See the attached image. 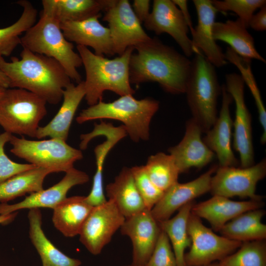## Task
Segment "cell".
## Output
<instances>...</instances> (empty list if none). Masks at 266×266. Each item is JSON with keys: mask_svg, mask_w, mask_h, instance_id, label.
Instances as JSON below:
<instances>
[{"mask_svg": "<svg viewBox=\"0 0 266 266\" xmlns=\"http://www.w3.org/2000/svg\"><path fill=\"white\" fill-rule=\"evenodd\" d=\"M211 1L218 11L224 14L227 11L236 13L238 19L247 29L254 12L266 4L265 0H212Z\"/></svg>", "mask_w": 266, "mask_h": 266, "instance_id": "obj_36", "label": "cell"}, {"mask_svg": "<svg viewBox=\"0 0 266 266\" xmlns=\"http://www.w3.org/2000/svg\"><path fill=\"white\" fill-rule=\"evenodd\" d=\"M21 59L7 62L0 57V70L9 80V88L31 92L56 105L63 99V92L71 79L56 60L23 48Z\"/></svg>", "mask_w": 266, "mask_h": 266, "instance_id": "obj_2", "label": "cell"}, {"mask_svg": "<svg viewBox=\"0 0 266 266\" xmlns=\"http://www.w3.org/2000/svg\"><path fill=\"white\" fill-rule=\"evenodd\" d=\"M76 48L85 68V99L89 106L102 100L105 91L120 96L134 94L130 82L129 68L134 47L127 48L113 59L97 55L84 46L77 45Z\"/></svg>", "mask_w": 266, "mask_h": 266, "instance_id": "obj_4", "label": "cell"}, {"mask_svg": "<svg viewBox=\"0 0 266 266\" xmlns=\"http://www.w3.org/2000/svg\"><path fill=\"white\" fill-rule=\"evenodd\" d=\"M133 245L132 265L145 266L156 245L161 229L151 211L145 209L125 220L120 229Z\"/></svg>", "mask_w": 266, "mask_h": 266, "instance_id": "obj_15", "label": "cell"}, {"mask_svg": "<svg viewBox=\"0 0 266 266\" xmlns=\"http://www.w3.org/2000/svg\"><path fill=\"white\" fill-rule=\"evenodd\" d=\"M46 103L27 90L6 89L0 98V125L12 134L36 137L39 122L47 114Z\"/></svg>", "mask_w": 266, "mask_h": 266, "instance_id": "obj_7", "label": "cell"}, {"mask_svg": "<svg viewBox=\"0 0 266 266\" xmlns=\"http://www.w3.org/2000/svg\"><path fill=\"white\" fill-rule=\"evenodd\" d=\"M172 1L179 7L191 34L194 32V28L188 10V1L186 0H172Z\"/></svg>", "mask_w": 266, "mask_h": 266, "instance_id": "obj_42", "label": "cell"}, {"mask_svg": "<svg viewBox=\"0 0 266 266\" xmlns=\"http://www.w3.org/2000/svg\"><path fill=\"white\" fill-rule=\"evenodd\" d=\"M159 108V101L150 98L135 99L133 95L120 96L112 102L100 101L83 109L76 118L78 124L96 119L121 122L127 134L134 142L148 140L151 120Z\"/></svg>", "mask_w": 266, "mask_h": 266, "instance_id": "obj_5", "label": "cell"}, {"mask_svg": "<svg viewBox=\"0 0 266 266\" xmlns=\"http://www.w3.org/2000/svg\"><path fill=\"white\" fill-rule=\"evenodd\" d=\"M129 62L131 84L158 83L166 92L184 94L191 61L157 37L134 47Z\"/></svg>", "mask_w": 266, "mask_h": 266, "instance_id": "obj_1", "label": "cell"}, {"mask_svg": "<svg viewBox=\"0 0 266 266\" xmlns=\"http://www.w3.org/2000/svg\"><path fill=\"white\" fill-rule=\"evenodd\" d=\"M138 191L146 209L151 210L163 197L164 192L158 188L151 180L144 166L131 168Z\"/></svg>", "mask_w": 266, "mask_h": 266, "instance_id": "obj_37", "label": "cell"}, {"mask_svg": "<svg viewBox=\"0 0 266 266\" xmlns=\"http://www.w3.org/2000/svg\"><path fill=\"white\" fill-rule=\"evenodd\" d=\"M51 173L50 169L35 167L0 183V202L6 203L27 193L42 190L45 178Z\"/></svg>", "mask_w": 266, "mask_h": 266, "instance_id": "obj_31", "label": "cell"}, {"mask_svg": "<svg viewBox=\"0 0 266 266\" xmlns=\"http://www.w3.org/2000/svg\"></svg>", "mask_w": 266, "mask_h": 266, "instance_id": "obj_48", "label": "cell"}, {"mask_svg": "<svg viewBox=\"0 0 266 266\" xmlns=\"http://www.w3.org/2000/svg\"><path fill=\"white\" fill-rule=\"evenodd\" d=\"M93 207L87 202L85 196L66 197L53 209V224L66 237L79 235Z\"/></svg>", "mask_w": 266, "mask_h": 266, "instance_id": "obj_25", "label": "cell"}, {"mask_svg": "<svg viewBox=\"0 0 266 266\" xmlns=\"http://www.w3.org/2000/svg\"><path fill=\"white\" fill-rule=\"evenodd\" d=\"M125 220L114 202L108 200L93 208L81 229L79 240L89 252L97 255L110 242Z\"/></svg>", "mask_w": 266, "mask_h": 266, "instance_id": "obj_12", "label": "cell"}, {"mask_svg": "<svg viewBox=\"0 0 266 266\" xmlns=\"http://www.w3.org/2000/svg\"><path fill=\"white\" fill-rule=\"evenodd\" d=\"M187 231L191 245L185 255L187 266H200L220 261L236 251L242 243L216 234L203 224L200 218L191 213Z\"/></svg>", "mask_w": 266, "mask_h": 266, "instance_id": "obj_9", "label": "cell"}, {"mask_svg": "<svg viewBox=\"0 0 266 266\" xmlns=\"http://www.w3.org/2000/svg\"><path fill=\"white\" fill-rule=\"evenodd\" d=\"M200 266H221L219 263H212L207 265Z\"/></svg>", "mask_w": 266, "mask_h": 266, "instance_id": "obj_45", "label": "cell"}, {"mask_svg": "<svg viewBox=\"0 0 266 266\" xmlns=\"http://www.w3.org/2000/svg\"><path fill=\"white\" fill-rule=\"evenodd\" d=\"M134 266V265H128V266Z\"/></svg>", "mask_w": 266, "mask_h": 266, "instance_id": "obj_47", "label": "cell"}, {"mask_svg": "<svg viewBox=\"0 0 266 266\" xmlns=\"http://www.w3.org/2000/svg\"><path fill=\"white\" fill-rule=\"evenodd\" d=\"M266 175L265 158L247 167L218 166L211 178L210 192L228 198L237 196L262 200L263 197L256 194V187Z\"/></svg>", "mask_w": 266, "mask_h": 266, "instance_id": "obj_10", "label": "cell"}, {"mask_svg": "<svg viewBox=\"0 0 266 266\" xmlns=\"http://www.w3.org/2000/svg\"><path fill=\"white\" fill-rule=\"evenodd\" d=\"M238 19L225 22H215L213 27L214 39L227 43L240 56L255 59L266 63L265 59L257 51L253 36Z\"/></svg>", "mask_w": 266, "mask_h": 266, "instance_id": "obj_27", "label": "cell"}, {"mask_svg": "<svg viewBox=\"0 0 266 266\" xmlns=\"http://www.w3.org/2000/svg\"><path fill=\"white\" fill-rule=\"evenodd\" d=\"M17 3L23 8V12L17 21L13 24L0 29V57L8 56L20 44V35L36 22L37 11L32 3L21 0Z\"/></svg>", "mask_w": 266, "mask_h": 266, "instance_id": "obj_32", "label": "cell"}, {"mask_svg": "<svg viewBox=\"0 0 266 266\" xmlns=\"http://www.w3.org/2000/svg\"><path fill=\"white\" fill-rule=\"evenodd\" d=\"M225 56L227 62L238 68L244 84L247 85L253 96L257 108L259 121L263 129L261 142L265 144L266 142V110L251 69V60L240 56L230 47L227 48Z\"/></svg>", "mask_w": 266, "mask_h": 266, "instance_id": "obj_34", "label": "cell"}, {"mask_svg": "<svg viewBox=\"0 0 266 266\" xmlns=\"http://www.w3.org/2000/svg\"><path fill=\"white\" fill-rule=\"evenodd\" d=\"M144 25L148 30L159 35H170L179 46L184 55L189 58L201 52L194 47L188 33L189 28L179 9L170 0H154L153 8Z\"/></svg>", "mask_w": 266, "mask_h": 266, "instance_id": "obj_14", "label": "cell"}, {"mask_svg": "<svg viewBox=\"0 0 266 266\" xmlns=\"http://www.w3.org/2000/svg\"><path fill=\"white\" fill-rule=\"evenodd\" d=\"M10 152L36 167L50 169L54 172H66L75 162L83 158L80 149L71 147L58 138L31 140L11 135Z\"/></svg>", "mask_w": 266, "mask_h": 266, "instance_id": "obj_8", "label": "cell"}, {"mask_svg": "<svg viewBox=\"0 0 266 266\" xmlns=\"http://www.w3.org/2000/svg\"><path fill=\"white\" fill-rule=\"evenodd\" d=\"M222 104L219 116L212 128L205 133L202 140L215 154L220 166H236L238 161L232 148L233 121L230 114V105L233 101L225 85L221 87Z\"/></svg>", "mask_w": 266, "mask_h": 266, "instance_id": "obj_18", "label": "cell"}, {"mask_svg": "<svg viewBox=\"0 0 266 266\" xmlns=\"http://www.w3.org/2000/svg\"><path fill=\"white\" fill-rule=\"evenodd\" d=\"M89 180L88 175L74 167L66 172L64 177L53 186L30 194L21 201L13 204H0V215L8 214L22 209L47 207L54 209L66 198L73 186L84 184Z\"/></svg>", "mask_w": 266, "mask_h": 266, "instance_id": "obj_17", "label": "cell"}, {"mask_svg": "<svg viewBox=\"0 0 266 266\" xmlns=\"http://www.w3.org/2000/svg\"><path fill=\"white\" fill-rule=\"evenodd\" d=\"M116 0H49L56 18L61 23L81 21L101 15Z\"/></svg>", "mask_w": 266, "mask_h": 266, "instance_id": "obj_29", "label": "cell"}, {"mask_svg": "<svg viewBox=\"0 0 266 266\" xmlns=\"http://www.w3.org/2000/svg\"><path fill=\"white\" fill-rule=\"evenodd\" d=\"M264 205L262 200L236 201L226 197L213 195L205 201L194 203L191 213L200 219H206L213 230L219 232L227 222L236 216L250 210L261 208Z\"/></svg>", "mask_w": 266, "mask_h": 266, "instance_id": "obj_22", "label": "cell"}, {"mask_svg": "<svg viewBox=\"0 0 266 266\" xmlns=\"http://www.w3.org/2000/svg\"><path fill=\"white\" fill-rule=\"evenodd\" d=\"M194 204L193 201L188 203L180 208L173 217L159 222L161 230L169 238L177 266H187L185 252L191 245V239L187 231V223Z\"/></svg>", "mask_w": 266, "mask_h": 266, "instance_id": "obj_30", "label": "cell"}, {"mask_svg": "<svg viewBox=\"0 0 266 266\" xmlns=\"http://www.w3.org/2000/svg\"><path fill=\"white\" fill-rule=\"evenodd\" d=\"M105 191L108 200L114 202L125 219L146 209L131 168L123 167L114 181L106 185Z\"/></svg>", "mask_w": 266, "mask_h": 266, "instance_id": "obj_24", "label": "cell"}, {"mask_svg": "<svg viewBox=\"0 0 266 266\" xmlns=\"http://www.w3.org/2000/svg\"><path fill=\"white\" fill-rule=\"evenodd\" d=\"M42 10L38 21L20 38L23 48L58 61L71 80L82 81L77 68L82 65L81 58L73 50L72 43L65 37L60 23L53 13L49 0H42Z\"/></svg>", "mask_w": 266, "mask_h": 266, "instance_id": "obj_3", "label": "cell"}, {"mask_svg": "<svg viewBox=\"0 0 266 266\" xmlns=\"http://www.w3.org/2000/svg\"><path fill=\"white\" fill-rule=\"evenodd\" d=\"M150 1L148 0H133L132 8L141 23L145 21L150 13Z\"/></svg>", "mask_w": 266, "mask_h": 266, "instance_id": "obj_41", "label": "cell"}, {"mask_svg": "<svg viewBox=\"0 0 266 266\" xmlns=\"http://www.w3.org/2000/svg\"><path fill=\"white\" fill-rule=\"evenodd\" d=\"M102 20L108 23L114 54H123L127 48L149 41L128 0H116L105 11Z\"/></svg>", "mask_w": 266, "mask_h": 266, "instance_id": "obj_13", "label": "cell"}, {"mask_svg": "<svg viewBox=\"0 0 266 266\" xmlns=\"http://www.w3.org/2000/svg\"><path fill=\"white\" fill-rule=\"evenodd\" d=\"M17 214V212L11 213L8 214L0 215V224H6L10 222Z\"/></svg>", "mask_w": 266, "mask_h": 266, "instance_id": "obj_43", "label": "cell"}, {"mask_svg": "<svg viewBox=\"0 0 266 266\" xmlns=\"http://www.w3.org/2000/svg\"><path fill=\"white\" fill-rule=\"evenodd\" d=\"M85 96L84 81L76 85L72 83L68 85L63 92V103L57 113L46 125L38 128L35 138L49 136L66 141L76 111Z\"/></svg>", "mask_w": 266, "mask_h": 266, "instance_id": "obj_23", "label": "cell"}, {"mask_svg": "<svg viewBox=\"0 0 266 266\" xmlns=\"http://www.w3.org/2000/svg\"><path fill=\"white\" fill-rule=\"evenodd\" d=\"M29 236L41 260L42 266H80L81 262L60 251L47 238L42 229L39 208L30 209L28 213Z\"/></svg>", "mask_w": 266, "mask_h": 266, "instance_id": "obj_26", "label": "cell"}, {"mask_svg": "<svg viewBox=\"0 0 266 266\" xmlns=\"http://www.w3.org/2000/svg\"><path fill=\"white\" fill-rule=\"evenodd\" d=\"M145 266H177L169 238L162 230L153 252Z\"/></svg>", "mask_w": 266, "mask_h": 266, "instance_id": "obj_39", "label": "cell"}, {"mask_svg": "<svg viewBox=\"0 0 266 266\" xmlns=\"http://www.w3.org/2000/svg\"><path fill=\"white\" fill-rule=\"evenodd\" d=\"M202 133L199 124L191 118L186 122L182 140L168 149L180 173L192 167L201 168L213 160L215 155L203 142Z\"/></svg>", "mask_w": 266, "mask_h": 266, "instance_id": "obj_19", "label": "cell"}, {"mask_svg": "<svg viewBox=\"0 0 266 266\" xmlns=\"http://www.w3.org/2000/svg\"><path fill=\"white\" fill-rule=\"evenodd\" d=\"M265 210L259 208L240 214L219 231L222 236L241 242L265 240L266 225L262 222Z\"/></svg>", "mask_w": 266, "mask_h": 266, "instance_id": "obj_28", "label": "cell"}, {"mask_svg": "<svg viewBox=\"0 0 266 266\" xmlns=\"http://www.w3.org/2000/svg\"><path fill=\"white\" fill-rule=\"evenodd\" d=\"M225 78L226 90L235 105L233 121V148L239 154L241 167H249L255 164V160L252 117L245 101V84L241 76L236 73L227 74Z\"/></svg>", "mask_w": 266, "mask_h": 266, "instance_id": "obj_11", "label": "cell"}, {"mask_svg": "<svg viewBox=\"0 0 266 266\" xmlns=\"http://www.w3.org/2000/svg\"><path fill=\"white\" fill-rule=\"evenodd\" d=\"M10 82L7 77L0 70V87L7 89L9 88Z\"/></svg>", "mask_w": 266, "mask_h": 266, "instance_id": "obj_44", "label": "cell"}, {"mask_svg": "<svg viewBox=\"0 0 266 266\" xmlns=\"http://www.w3.org/2000/svg\"><path fill=\"white\" fill-rule=\"evenodd\" d=\"M6 89L0 88V98L1 97V96L3 95L5 90Z\"/></svg>", "mask_w": 266, "mask_h": 266, "instance_id": "obj_46", "label": "cell"}, {"mask_svg": "<svg viewBox=\"0 0 266 266\" xmlns=\"http://www.w3.org/2000/svg\"><path fill=\"white\" fill-rule=\"evenodd\" d=\"M12 134L0 133V183L21 172L35 167L30 164H20L10 160L4 152V146Z\"/></svg>", "mask_w": 266, "mask_h": 266, "instance_id": "obj_38", "label": "cell"}, {"mask_svg": "<svg viewBox=\"0 0 266 266\" xmlns=\"http://www.w3.org/2000/svg\"><path fill=\"white\" fill-rule=\"evenodd\" d=\"M144 167L152 182L164 192L178 182L180 172L170 154L159 152L151 155Z\"/></svg>", "mask_w": 266, "mask_h": 266, "instance_id": "obj_33", "label": "cell"}, {"mask_svg": "<svg viewBox=\"0 0 266 266\" xmlns=\"http://www.w3.org/2000/svg\"><path fill=\"white\" fill-rule=\"evenodd\" d=\"M198 16V24L191 33L194 48L201 52L215 67L225 66V53L217 44L213 36V27L218 12L210 0H193Z\"/></svg>", "mask_w": 266, "mask_h": 266, "instance_id": "obj_20", "label": "cell"}, {"mask_svg": "<svg viewBox=\"0 0 266 266\" xmlns=\"http://www.w3.org/2000/svg\"><path fill=\"white\" fill-rule=\"evenodd\" d=\"M185 94L192 117L206 133L213 126L217 116V102L221 94L215 67L201 52L195 54Z\"/></svg>", "mask_w": 266, "mask_h": 266, "instance_id": "obj_6", "label": "cell"}, {"mask_svg": "<svg viewBox=\"0 0 266 266\" xmlns=\"http://www.w3.org/2000/svg\"><path fill=\"white\" fill-rule=\"evenodd\" d=\"M218 263L221 266H266V241L243 242L236 251Z\"/></svg>", "mask_w": 266, "mask_h": 266, "instance_id": "obj_35", "label": "cell"}, {"mask_svg": "<svg viewBox=\"0 0 266 266\" xmlns=\"http://www.w3.org/2000/svg\"><path fill=\"white\" fill-rule=\"evenodd\" d=\"M218 166H212L191 181L184 183L177 182L166 190L160 200L150 210L155 219L158 222L166 220L185 204L210 192L211 178Z\"/></svg>", "mask_w": 266, "mask_h": 266, "instance_id": "obj_16", "label": "cell"}, {"mask_svg": "<svg viewBox=\"0 0 266 266\" xmlns=\"http://www.w3.org/2000/svg\"><path fill=\"white\" fill-rule=\"evenodd\" d=\"M101 15L78 22L60 24L65 38L77 45L90 47L99 56L114 55L110 31L99 20Z\"/></svg>", "mask_w": 266, "mask_h": 266, "instance_id": "obj_21", "label": "cell"}, {"mask_svg": "<svg viewBox=\"0 0 266 266\" xmlns=\"http://www.w3.org/2000/svg\"><path fill=\"white\" fill-rule=\"evenodd\" d=\"M249 27L256 31L266 30V4L260 8V10L254 14L249 22Z\"/></svg>", "mask_w": 266, "mask_h": 266, "instance_id": "obj_40", "label": "cell"}]
</instances>
